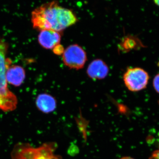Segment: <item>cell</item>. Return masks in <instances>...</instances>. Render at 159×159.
I'll return each mask as SVG.
<instances>
[{
    "instance_id": "cell-1",
    "label": "cell",
    "mask_w": 159,
    "mask_h": 159,
    "mask_svg": "<svg viewBox=\"0 0 159 159\" xmlns=\"http://www.w3.org/2000/svg\"><path fill=\"white\" fill-rule=\"evenodd\" d=\"M33 28L39 31L51 30L60 32L77 21L73 11L52 1L38 7L32 11Z\"/></svg>"
},
{
    "instance_id": "cell-2",
    "label": "cell",
    "mask_w": 159,
    "mask_h": 159,
    "mask_svg": "<svg viewBox=\"0 0 159 159\" xmlns=\"http://www.w3.org/2000/svg\"><path fill=\"white\" fill-rule=\"evenodd\" d=\"M8 46L5 41L0 39V109L3 111H13L16 109L17 98L8 89L6 71L11 66V60L6 58Z\"/></svg>"
},
{
    "instance_id": "cell-3",
    "label": "cell",
    "mask_w": 159,
    "mask_h": 159,
    "mask_svg": "<svg viewBox=\"0 0 159 159\" xmlns=\"http://www.w3.org/2000/svg\"><path fill=\"white\" fill-rule=\"evenodd\" d=\"M149 79V74L139 67L127 69L123 76L126 87L131 92H139L146 88Z\"/></svg>"
},
{
    "instance_id": "cell-4",
    "label": "cell",
    "mask_w": 159,
    "mask_h": 159,
    "mask_svg": "<svg viewBox=\"0 0 159 159\" xmlns=\"http://www.w3.org/2000/svg\"><path fill=\"white\" fill-rule=\"evenodd\" d=\"M87 60L83 49L77 44L69 46L62 54L64 64L70 69L80 70L84 66Z\"/></svg>"
},
{
    "instance_id": "cell-5",
    "label": "cell",
    "mask_w": 159,
    "mask_h": 159,
    "mask_svg": "<svg viewBox=\"0 0 159 159\" xmlns=\"http://www.w3.org/2000/svg\"><path fill=\"white\" fill-rule=\"evenodd\" d=\"M61 39L60 32L51 30L41 31L38 36L40 44L47 49H53L59 44Z\"/></svg>"
},
{
    "instance_id": "cell-6",
    "label": "cell",
    "mask_w": 159,
    "mask_h": 159,
    "mask_svg": "<svg viewBox=\"0 0 159 159\" xmlns=\"http://www.w3.org/2000/svg\"><path fill=\"white\" fill-rule=\"evenodd\" d=\"M109 68L103 61L96 59L90 64L87 70L89 77L94 80H101L105 78L108 74Z\"/></svg>"
},
{
    "instance_id": "cell-7",
    "label": "cell",
    "mask_w": 159,
    "mask_h": 159,
    "mask_svg": "<svg viewBox=\"0 0 159 159\" xmlns=\"http://www.w3.org/2000/svg\"><path fill=\"white\" fill-rule=\"evenodd\" d=\"M6 76L7 82L16 86H19L25 79V72L21 66H10L6 71Z\"/></svg>"
},
{
    "instance_id": "cell-8",
    "label": "cell",
    "mask_w": 159,
    "mask_h": 159,
    "mask_svg": "<svg viewBox=\"0 0 159 159\" xmlns=\"http://www.w3.org/2000/svg\"><path fill=\"white\" fill-rule=\"evenodd\" d=\"M36 105L39 110L44 113H50L55 110L57 107L56 99L51 95L42 94L38 97Z\"/></svg>"
},
{
    "instance_id": "cell-9",
    "label": "cell",
    "mask_w": 159,
    "mask_h": 159,
    "mask_svg": "<svg viewBox=\"0 0 159 159\" xmlns=\"http://www.w3.org/2000/svg\"><path fill=\"white\" fill-rule=\"evenodd\" d=\"M153 86L156 92L159 94V73L157 74L154 78Z\"/></svg>"
},
{
    "instance_id": "cell-10",
    "label": "cell",
    "mask_w": 159,
    "mask_h": 159,
    "mask_svg": "<svg viewBox=\"0 0 159 159\" xmlns=\"http://www.w3.org/2000/svg\"><path fill=\"white\" fill-rule=\"evenodd\" d=\"M53 50L54 54H57V55H61L65 51L63 47L60 44L54 47Z\"/></svg>"
},
{
    "instance_id": "cell-11",
    "label": "cell",
    "mask_w": 159,
    "mask_h": 159,
    "mask_svg": "<svg viewBox=\"0 0 159 159\" xmlns=\"http://www.w3.org/2000/svg\"><path fill=\"white\" fill-rule=\"evenodd\" d=\"M149 159H159V147L152 152Z\"/></svg>"
},
{
    "instance_id": "cell-12",
    "label": "cell",
    "mask_w": 159,
    "mask_h": 159,
    "mask_svg": "<svg viewBox=\"0 0 159 159\" xmlns=\"http://www.w3.org/2000/svg\"><path fill=\"white\" fill-rule=\"evenodd\" d=\"M134 159L133 158L131 157H123L121 158V159Z\"/></svg>"
},
{
    "instance_id": "cell-13",
    "label": "cell",
    "mask_w": 159,
    "mask_h": 159,
    "mask_svg": "<svg viewBox=\"0 0 159 159\" xmlns=\"http://www.w3.org/2000/svg\"><path fill=\"white\" fill-rule=\"evenodd\" d=\"M156 5L159 6V0H153Z\"/></svg>"
}]
</instances>
